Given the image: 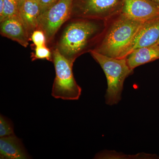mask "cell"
I'll return each mask as SVG.
<instances>
[{
	"label": "cell",
	"instance_id": "10",
	"mask_svg": "<svg viewBox=\"0 0 159 159\" xmlns=\"http://www.w3.org/2000/svg\"><path fill=\"white\" fill-rule=\"evenodd\" d=\"M0 158H29L22 142L15 135L2 137L0 139Z\"/></svg>",
	"mask_w": 159,
	"mask_h": 159
},
{
	"label": "cell",
	"instance_id": "17",
	"mask_svg": "<svg viewBox=\"0 0 159 159\" xmlns=\"http://www.w3.org/2000/svg\"><path fill=\"white\" fill-rule=\"evenodd\" d=\"M58 1V0H40L39 2L41 9L40 14L50 8Z\"/></svg>",
	"mask_w": 159,
	"mask_h": 159
},
{
	"label": "cell",
	"instance_id": "14",
	"mask_svg": "<svg viewBox=\"0 0 159 159\" xmlns=\"http://www.w3.org/2000/svg\"><path fill=\"white\" fill-rule=\"evenodd\" d=\"M34 51L31 53L32 61L38 59H45L53 61V53L51 49L47 46L34 47Z\"/></svg>",
	"mask_w": 159,
	"mask_h": 159
},
{
	"label": "cell",
	"instance_id": "21",
	"mask_svg": "<svg viewBox=\"0 0 159 159\" xmlns=\"http://www.w3.org/2000/svg\"><path fill=\"white\" fill-rule=\"evenodd\" d=\"M36 1H38V2H39L40 1V0H36Z\"/></svg>",
	"mask_w": 159,
	"mask_h": 159
},
{
	"label": "cell",
	"instance_id": "4",
	"mask_svg": "<svg viewBox=\"0 0 159 159\" xmlns=\"http://www.w3.org/2000/svg\"><path fill=\"white\" fill-rule=\"evenodd\" d=\"M51 50L53 53L52 62L55 71L51 93L52 97L63 100H78L82 89L74 78V63L63 56L57 49Z\"/></svg>",
	"mask_w": 159,
	"mask_h": 159
},
{
	"label": "cell",
	"instance_id": "9",
	"mask_svg": "<svg viewBox=\"0 0 159 159\" xmlns=\"http://www.w3.org/2000/svg\"><path fill=\"white\" fill-rule=\"evenodd\" d=\"M0 23L1 35L16 42L25 48L28 47L30 38L20 16L8 18Z\"/></svg>",
	"mask_w": 159,
	"mask_h": 159
},
{
	"label": "cell",
	"instance_id": "13",
	"mask_svg": "<svg viewBox=\"0 0 159 159\" xmlns=\"http://www.w3.org/2000/svg\"><path fill=\"white\" fill-rule=\"evenodd\" d=\"M15 16H19V9L17 1L4 0L2 11L0 13V22Z\"/></svg>",
	"mask_w": 159,
	"mask_h": 159
},
{
	"label": "cell",
	"instance_id": "20",
	"mask_svg": "<svg viewBox=\"0 0 159 159\" xmlns=\"http://www.w3.org/2000/svg\"><path fill=\"white\" fill-rule=\"evenodd\" d=\"M155 44L159 45V39L157 41V42Z\"/></svg>",
	"mask_w": 159,
	"mask_h": 159
},
{
	"label": "cell",
	"instance_id": "3",
	"mask_svg": "<svg viewBox=\"0 0 159 159\" xmlns=\"http://www.w3.org/2000/svg\"><path fill=\"white\" fill-rule=\"evenodd\" d=\"M89 53L102 68L106 77L107 88L105 103L109 106L116 105L122 99L124 81L133 74L134 70L128 66L126 58L110 57L93 50Z\"/></svg>",
	"mask_w": 159,
	"mask_h": 159
},
{
	"label": "cell",
	"instance_id": "11",
	"mask_svg": "<svg viewBox=\"0 0 159 159\" xmlns=\"http://www.w3.org/2000/svg\"><path fill=\"white\" fill-rule=\"evenodd\" d=\"M41 13L39 2L36 0H25L19 9V16L29 37L38 28V19Z\"/></svg>",
	"mask_w": 159,
	"mask_h": 159
},
{
	"label": "cell",
	"instance_id": "16",
	"mask_svg": "<svg viewBox=\"0 0 159 159\" xmlns=\"http://www.w3.org/2000/svg\"><path fill=\"white\" fill-rule=\"evenodd\" d=\"M30 40L33 42L34 47L47 46L45 34L40 29H37L33 31L30 37Z\"/></svg>",
	"mask_w": 159,
	"mask_h": 159
},
{
	"label": "cell",
	"instance_id": "19",
	"mask_svg": "<svg viewBox=\"0 0 159 159\" xmlns=\"http://www.w3.org/2000/svg\"><path fill=\"white\" fill-rule=\"evenodd\" d=\"M159 6V0H152Z\"/></svg>",
	"mask_w": 159,
	"mask_h": 159
},
{
	"label": "cell",
	"instance_id": "8",
	"mask_svg": "<svg viewBox=\"0 0 159 159\" xmlns=\"http://www.w3.org/2000/svg\"><path fill=\"white\" fill-rule=\"evenodd\" d=\"M159 39V17L143 23L126 52L125 57L136 49L156 43Z\"/></svg>",
	"mask_w": 159,
	"mask_h": 159
},
{
	"label": "cell",
	"instance_id": "2",
	"mask_svg": "<svg viewBox=\"0 0 159 159\" xmlns=\"http://www.w3.org/2000/svg\"><path fill=\"white\" fill-rule=\"evenodd\" d=\"M144 23L120 12L105 21L102 35L93 51L114 58H126L127 50Z\"/></svg>",
	"mask_w": 159,
	"mask_h": 159
},
{
	"label": "cell",
	"instance_id": "18",
	"mask_svg": "<svg viewBox=\"0 0 159 159\" xmlns=\"http://www.w3.org/2000/svg\"><path fill=\"white\" fill-rule=\"evenodd\" d=\"M17 1L19 9H20L21 6H22L23 3L25 2V0H16Z\"/></svg>",
	"mask_w": 159,
	"mask_h": 159
},
{
	"label": "cell",
	"instance_id": "7",
	"mask_svg": "<svg viewBox=\"0 0 159 159\" xmlns=\"http://www.w3.org/2000/svg\"><path fill=\"white\" fill-rule=\"evenodd\" d=\"M121 12L132 19L145 22L159 17V6L152 0H123Z\"/></svg>",
	"mask_w": 159,
	"mask_h": 159
},
{
	"label": "cell",
	"instance_id": "15",
	"mask_svg": "<svg viewBox=\"0 0 159 159\" xmlns=\"http://www.w3.org/2000/svg\"><path fill=\"white\" fill-rule=\"evenodd\" d=\"M14 134L12 122L9 119L1 115L0 116V137L2 138Z\"/></svg>",
	"mask_w": 159,
	"mask_h": 159
},
{
	"label": "cell",
	"instance_id": "6",
	"mask_svg": "<svg viewBox=\"0 0 159 159\" xmlns=\"http://www.w3.org/2000/svg\"><path fill=\"white\" fill-rule=\"evenodd\" d=\"M73 0H58L40 15L37 29L45 34L47 46L51 44L58 31L71 18Z\"/></svg>",
	"mask_w": 159,
	"mask_h": 159
},
{
	"label": "cell",
	"instance_id": "12",
	"mask_svg": "<svg viewBox=\"0 0 159 159\" xmlns=\"http://www.w3.org/2000/svg\"><path fill=\"white\" fill-rule=\"evenodd\" d=\"M129 67L134 70L137 67L159 59V45L136 49L126 57Z\"/></svg>",
	"mask_w": 159,
	"mask_h": 159
},
{
	"label": "cell",
	"instance_id": "5",
	"mask_svg": "<svg viewBox=\"0 0 159 159\" xmlns=\"http://www.w3.org/2000/svg\"><path fill=\"white\" fill-rule=\"evenodd\" d=\"M123 0H73L71 18L107 21L121 12Z\"/></svg>",
	"mask_w": 159,
	"mask_h": 159
},
{
	"label": "cell",
	"instance_id": "1",
	"mask_svg": "<svg viewBox=\"0 0 159 159\" xmlns=\"http://www.w3.org/2000/svg\"><path fill=\"white\" fill-rule=\"evenodd\" d=\"M105 26L99 20L70 18L54 38L51 50L56 49L72 63L82 54L93 50Z\"/></svg>",
	"mask_w": 159,
	"mask_h": 159
}]
</instances>
